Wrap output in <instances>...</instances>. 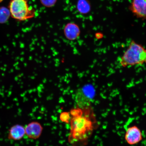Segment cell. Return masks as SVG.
Returning <instances> with one entry per match:
<instances>
[{"mask_svg":"<svg viewBox=\"0 0 146 146\" xmlns=\"http://www.w3.org/2000/svg\"><path fill=\"white\" fill-rule=\"evenodd\" d=\"M64 33L67 39L73 41L77 39L80 36L81 31L79 26L74 23H67L64 28Z\"/></svg>","mask_w":146,"mask_h":146,"instance_id":"ba28073f","label":"cell"},{"mask_svg":"<svg viewBox=\"0 0 146 146\" xmlns=\"http://www.w3.org/2000/svg\"><path fill=\"white\" fill-rule=\"evenodd\" d=\"M57 0H40L43 6L47 8H50L54 6Z\"/></svg>","mask_w":146,"mask_h":146,"instance_id":"4fadbf2b","label":"cell"},{"mask_svg":"<svg viewBox=\"0 0 146 146\" xmlns=\"http://www.w3.org/2000/svg\"><path fill=\"white\" fill-rule=\"evenodd\" d=\"M9 10L11 16L18 21H26L35 16V11L29 6L27 0H11Z\"/></svg>","mask_w":146,"mask_h":146,"instance_id":"3957f363","label":"cell"},{"mask_svg":"<svg viewBox=\"0 0 146 146\" xmlns=\"http://www.w3.org/2000/svg\"><path fill=\"white\" fill-rule=\"evenodd\" d=\"M83 109L79 115L71 117L69 143L73 146H85L98 127L96 116L92 106Z\"/></svg>","mask_w":146,"mask_h":146,"instance_id":"6da1fadb","label":"cell"},{"mask_svg":"<svg viewBox=\"0 0 146 146\" xmlns=\"http://www.w3.org/2000/svg\"><path fill=\"white\" fill-rule=\"evenodd\" d=\"M11 16L9 9L5 7L0 8V23H6Z\"/></svg>","mask_w":146,"mask_h":146,"instance_id":"30bf717a","label":"cell"},{"mask_svg":"<svg viewBox=\"0 0 146 146\" xmlns=\"http://www.w3.org/2000/svg\"><path fill=\"white\" fill-rule=\"evenodd\" d=\"M89 86H86L80 88L76 90L75 100L76 107L83 109L92 106V92H89Z\"/></svg>","mask_w":146,"mask_h":146,"instance_id":"277c9868","label":"cell"},{"mask_svg":"<svg viewBox=\"0 0 146 146\" xmlns=\"http://www.w3.org/2000/svg\"><path fill=\"white\" fill-rule=\"evenodd\" d=\"M71 116L69 112H64L61 113L60 115V119L62 122L66 123H70Z\"/></svg>","mask_w":146,"mask_h":146,"instance_id":"7c38bea8","label":"cell"},{"mask_svg":"<svg viewBox=\"0 0 146 146\" xmlns=\"http://www.w3.org/2000/svg\"><path fill=\"white\" fill-rule=\"evenodd\" d=\"M25 134V128L22 125H16L13 126L9 129L8 138L16 141L19 140L23 137Z\"/></svg>","mask_w":146,"mask_h":146,"instance_id":"9c48e42d","label":"cell"},{"mask_svg":"<svg viewBox=\"0 0 146 146\" xmlns=\"http://www.w3.org/2000/svg\"><path fill=\"white\" fill-rule=\"evenodd\" d=\"M129 8L137 18L146 19V0H132Z\"/></svg>","mask_w":146,"mask_h":146,"instance_id":"8992f818","label":"cell"},{"mask_svg":"<svg viewBox=\"0 0 146 146\" xmlns=\"http://www.w3.org/2000/svg\"><path fill=\"white\" fill-rule=\"evenodd\" d=\"M77 9L80 12L84 13L89 11L90 7L89 3L86 0H79L78 3Z\"/></svg>","mask_w":146,"mask_h":146,"instance_id":"8fae6325","label":"cell"},{"mask_svg":"<svg viewBox=\"0 0 146 146\" xmlns=\"http://www.w3.org/2000/svg\"><path fill=\"white\" fill-rule=\"evenodd\" d=\"M146 50L143 46L134 40L120 58L119 63L123 67L142 65L146 62Z\"/></svg>","mask_w":146,"mask_h":146,"instance_id":"7a4b0ae2","label":"cell"},{"mask_svg":"<svg viewBox=\"0 0 146 146\" xmlns=\"http://www.w3.org/2000/svg\"><path fill=\"white\" fill-rule=\"evenodd\" d=\"M125 138L128 144L134 145L141 142L143 137L141 131L139 128L136 125H133L127 129Z\"/></svg>","mask_w":146,"mask_h":146,"instance_id":"5b68a950","label":"cell"},{"mask_svg":"<svg viewBox=\"0 0 146 146\" xmlns=\"http://www.w3.org/2000/svg\"><path fill=\"white\" fill-rule=\"evenodd\" d=\"M43 129L42 127L39 123L32 122L25 127V134L30 138L36 139L40 136Z\"/></svg>","mask_w":146,"mask_h":146,"instance_id":"52a82bcc","label":"cell"}]
</instances>
